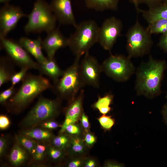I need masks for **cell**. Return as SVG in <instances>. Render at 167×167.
<instances>
[{
	"label": "cell",
	"mask_w": 167,
	"mask_h": 167,
	"mask_svg": "<svg viewBox=\"0 0 167 167\" xmlns=\"http://www.w3.org/2000/svg\"><path fill=\"white\" fill-rule=\"evenodd\" d=\"M102 127L105 130H110L115 123L114 119L111 116L103 114L98 118Z\"/></svg>",
	"instance_id": "cell-28"
},
{
	"label": "cell",
	"mask_w": 167,
	"mask_h": 167,
	"mask_svg": "<svg viewBox=\"0 0 167 167\" xmlns=\"http://www.w3.org/2000/svg\"><path fill=\"white\" fill-rule=\"evenodd\" d=\"M28 70L29 69L26 68H21L19 71L14 73L10 80L11 86H14L21 81H22L27 74Z\"/></svg>",
	"instance_id": "cell-29"
},
{
	"label": "cell",
	"mask_w": 167,
	"mask_h": 167,
	"mask_svg": "<svg viewBox=\"0 0 167 167\" xmlns=\"http://www.w3.org/2000/svg\"><path fill=\"white\" fill-rule=\"evenodd\" d=\"M131 58L121 54L111 55L101 64L102 71L116 82L126 81L135 71Z\"/></svg>",
	"instance_id": "cell-8"
},
{
	"label": "cell",
	"mask_w": 167,
	"mask_h": 167,
	"mask_svg": "<svg viewBox=\"0 0 167 167\" xmlns=\"http://www.w3.org/2000/svg\"><path fill=\"white\" fill-rule=\"evenodd\" d=\"M79 72L84 83L96 88L99 87L100 79L102 71L101 64L97 59L88 52L80 61Z\"/></svg>",
	"instance_id": "cell-11"
},
{
	"label": "cell",
	"mask_w": 167,
	"mask_h": 167,
	"mask_svg": "<svg viewBox=\"0 0 167 167\" xmlns=\"http://www.w3.org/2000/svg\"><path fill=\"white\" fill-rule=\"evenodd\" d=\"M129 1L134 5L137 12L139 13L140 9L139 7L137 0H129Z\"/></svg>",
	"instance_id": "cell-45"
},
{
	"label": "cell",
	"mask_w": 167,
	"mask_h": 167,
	"mask_svg": "<svg viewBox=\"0 0 167 167\" xmlns=\"http://www.w3.org/2000/svg\"><path fill=\"white\" fill-rule=\"evenodd\" d=\"M37 70L41 74L48 77L56 83L62 76L64 72L59 66L55 58H49L42 63H39Z\"/></svg>",
	"instance_id": "cell-17"
},
{
	"label": "cell",
	"mask_w": 167,
	"mask_h": 167,
	"mask_svg": "<svg viewBox=\"0 0 167 167\" xmlns=\"http://www.w3.org/2000/svg\"><path fill=\"white\" fill-rule=\"evenodd\" d=\"M84 90L82 89L77 96L70 101V102L66 110L65 119L60 131L61 133L64 132L68 125L77 123L80 118L83 110V102Z\"/></svg>",
	"instance_id": "cell-15"
},
{
	"label": "cell",
	"mask_w": 167,
	"mask_h": 167,
	"mask_svg": "<svg viewBox=\"0 0 167 167\" xmlns=\"http://www.w3.org/2000/svg\"><path fill=\"white\" fill-rule=\"evenodd\" d=\"M162 2L167 3V0H163Z\"/></svg>",
	"instance_id": "cell-47"
},
{
	"label": "cell",
	"mask_w": 167,
	"mask_h": 167,
	"mask_svg": "<svg viewBox=\"0 0 167 167\" xmlns=\"http://www.w3.org/2000/svg\"><path fill=\"white\" fill-rule=\"evenodd\" d=\"M80 119L81 126L85 132L89 131L90 128V124L88 118L84 110L83 111Z\"/></svg>",
	"instance_id": "cell-38"
},
{
	"label": "cell",
	"mask_w": 167,
	"mask_h": 167,
	"mask_svg": "<svg viewBox=\"0 0 167 167\" xmlns=\"http://www.w3.org/2000/svg\"><path fill=\"white\" fill-rule=\"evenodd\" d=\"M119 0H84L86 7L98 11L117 10Z\"/></svg>",
	"instance_id": "cell-19"
},
{
	"label": "cell",
	"mask_w": 167,
	"mask_h": 167,
	"mask_svg": "<svg viewBox=\"0 0 167 167\" xmlns=\"http://www.w3.org/2000/svg\"><path fill=\"white\" fill-rule=\"evenodd\" d=\"M65 132L71 136H80L82 134V129L81 126L76 123L66 126L65 130Z\"/></svg>",
	"instance_id": "cell-30"
},
{
	"label": "cell",
	"mask_w": 167,
	"mask_h": 167,
	"mask_svg": "<svg viewBox=\"0 0 167 167\" xmlns=\"http://www.w3.org/2000/svg\"><path fill=\"white\" fill-rule=\"evenodd\" d=\"M19 142L31 154H34L36 144L30 138L24 135L18 138Z\"/></svg>",
	"instance_id": "cell-27"
},
{
	"label": "cell",
	"mask_w": 167,
	"mask_h": 167,
	"mask_svg": "<svg viewBox=\"0 0 167 167\" xmlns=\"http://www.w3.org/2000/svg\"><path fill=\"white\" fill-rule=\"evenodd\" d=\"M27 155L26 152L18 145H16L12 149L10 156V161L15 165H21L26 160Z\"/></svg>",
	"instance_id": "cell-23"
},
{
	"label": "cell",
	"mask_w": 167,
	"mask_h": 167,
	"mask_svg": "<svg viewBox=\"0 0 167 167\" xmlns=\"http://www.w3.org/2000/svg\"><path fill=\"white\" fill-rule=\"evenodd\" d=\"M27 17L28 21L24 27L27 34L44 32L47 33L56 28V18L50 4L43 0H36Z\"/></svg>",
	"instance_id": "cell-5"
},
{
	"label": "cell",
	"mask_w": 167,
	"mask_h": 167,
	"mask_svg": "<svg viewBox=\"0 0 167 167\" xmlns=\"http://www.w3.org/2000/svg\"><path fill=\"white\" fill-rule=\"evenodd\" d=\"M85 158L83 156H75V157L71 160L67 164L68 167H83Z\"/></svg>",
	"instance_id": "cell-35"
},
{
	"label": "cell",
	"mask_w": 167,
	"mask_h": 167,
	"mask_svg": "<svg viewBox=\"0 0 167 167\" xmlns=\"http://www.w3.org/2000/svg\"><path fill=\"white\" fill-rule=\"evenodd\" d=\"M104 166L106 167H122L125 165L122 163H120L117 161L108 160L104 163Z\"/></svg>",
	"instance_id": "cell-42"
},
{
	"label": "cell",
	"mask_w": 167,
	"mask_h": 167,
	"mask_svg": "<svg viewBox=\"0 0 167 167\" xmlns=\"http://www.w3.org/2000/svg\"><path fill=\"white\" fill-rule=\"evenodd\" d=\"M161 112L164 122L167 125V103L163 105Z\"/></svg>",
	"instance_id": "cell-44"
},
{
	"label": "cell",
	"mask_w": 167,
	"mask_h": 167,
	"mask_svg": "<svg viewBox=\"0 0 167 167\" xmlns=\"http://www.w3.org/2000/svg\"><path fill=\"white\" fill-rule=\"evenodd\" d=\"M151 35L137 18L126 34L128 56L130 58H138L148 54L153 45Z\"/></svg>",
	"instance_id": "cell-6"
},
{
	"label": "cell",
	"mask_w": 167,
	"mask_h": 167,
	"mask_svg": "<svg viewBox=\"0 0 167 167\" xmlns=\"http://www.w3.org/2000/svg\"><path fill=\"white\" fill-rule=\"evenodd\" d=\"M18 89L11 98L9 104L11 110L19 112L24 109L42 92L51 89L53 85L49 79L41 75L27 74Z\"/></svg>",
	"instance_id": "cell-2"
},
{
	"label": "cell",
	"mask_w": 167,
	"mask_h": 167,
	"mask_svg": "<svg viewBox=\"0 0 167 167\" xmlns=\"http://www.w3.org/2000/svg\"><path fill=\"white\" fill-rule=\"evenodd\" d=\"M88 146L80 136H73L71 139L68 148L71 153L75 156H83L87 151Z\"/></svg>",
	"instance_id": "cell-21"
},
{
	"label": "cell",
	"mask_w": 167,
	"mask_h": 167,
	"mask_svg": "<svg viewBox=\"0 0 167 167\" xmlns=\"http://www.w3.org/2000/svg\"><path fill=\"white\" fill-rule=\"evenodd\" d=\"M144 19L148 24L161 19H167V3H162L148 10L140 9Z\"/></svg>",
	"instance_id": "cell-18"
},
{
	"label": "cell",
	"mask_w": 167,
	"mask_h": 167,
	"mask_svg": "<svg viewBox=\"0 0 167 167\" xmlns=\"http://www.w3.org/2000/svg\"><path fill=\"white\" fill-rule=\"evenodd\" d=\"M10 125V121L8 118L4 115L0 116V128L1 129L6 128Z\"/></svg>",
	"instance_id": "cell-39"
},
{
	"label": "cell",
	"mask_w": 167,
	"mask_h": 167,
	"mask_svg": "<svg viewBox=\"0 0 167 167\" xmlns=\"http://www.w3.org/2000/svg\"><path fill=\"white\" fill-rule=\"evenodd\" d=\"M11 0H0V2L4 4V5L9 4Z\"/></svg>",
	"instance_id": "cell-46"
},
{
	"label": "cell",
	"mask_w": 167,
	"mask_h": 167,
	"mask_svg": "<svg viewBox=\"0 0 167 167\" xmlns=\"http://www.w3.org/2000/svg\"><path fill=\"white\" fill-rule=\"evenodd\" d=\"M67 46H68V38L56 28L47 33L45 38L42 41V49L46 53L49 58H54L58 49Z\"/></svg>",
	"instance_id": "cell-14"
},
{
	"label": "cell",
	"mask_w": 167,
	"mask_h": 167,
	"mask_svg": "<svg viewBox=\"0 0 167 167\" xmlns=\"http://www.w3.org/2000/svg\"><path fill=\"white\" fill-rule=\"evenodd\" d=\"M97 165V162L95 159L90 158L85 159L83 167H95Z\"/></svg>",
	"instance_id": "cell-41"
},
{
	"label": "cell",
	"mask_w": 167,
	"mask_h": 167,
	"mask_svg": "<svg viewBox=\"0 0 167 167\" xmlns=\"http://www.w3.org/2000/svg\"><path fill=\"white\" fill-rule=\"evenodd\" d=\"M6 146V141L5 139L1 137L0 139V155L1 156L5 151Z\"/></svg>",
	"instance_id": "cell-43"
},
{
	"label": "cell",
	"mask_w": 167,
	"mask_h": 167,
	"mask_svg": "<svg viewBox=\"0 0 167 167\" xmlns=\"http://www.w3.org/2000/svg\"><path fill=\"white\" fill-rule=\"evenodd\" d=\"M85 132L83 140L88 147H90L96 143V138L93 134L89 131Z\"/></svg>",
	"instance_id": "cell-34"
},
{
	"label": "cell",
	"mask_w": 167,
	"mask_h": 167,
	"mask_svg": "<svg viewBox=\"0 0 167 167\" xmlns=\"http://www.w3.org/2000/svg\"><path fill=\"white\" fill-rule=\"evenodd\" d=\"M113 98V96L111 93H108L102 97L99 96L92 106L98 109L101 113L106 114L111 110L109 105L112 103Z\"/></svg>",
	"instance_id": "cell-22"
},
{
	"label": "cell",
	"mask_w": 167,
	"mask_h": 167,
	"mask_svg": "<svg viewBox=\"0 0 167 167\" xmlns=\"http://www.w3.org/2000/svg\"><path fill=\"white\" fill-rule=\"evenodd\" d=\"M15 92L14 86H11L7 89L2 92L0 94V103L4 104L6 101L14 94Z\"/></svg>",
	"instance_id": "cell-31"
},
{
	"label": "cell",
	"mask_w": 167,
	"mask_h": 167,
	"mask_svg": "<svg viewBox=\"0 0 167 167\" xmlns=\"http://www.w3.org/2000/svg\"><path fill=\"white\" fill-rule=\"evenodd\" d=\"M42 39L39 37L32 39L25 37H22L19 40V44L29 53L33 56L39 63L45 62L47 58L42 52Z\"/></svg>",
	"instance_id": "cell-16"
},
{
	"label": "cell",
	"mask_w": 167,
	"mask_h": 167,
	"mask_svg": "<svg viewBox=\"0 0 167 167\" xmlns=\"http://www.w3.org/2000/svg\"><path fill=\"white\" fill-rule=\"evenodd\" d=\"M45 149V148L44 146L40 144H36L33 154L34 158L38 161L42 160L43 158Z\"/></svg>",
	"instance_id": "cell-32"
},
{
	"label": "cell",
	"mask_w": 167,
	"mask_h": 167,
	"mask_svg": "<svg viewBox=\"0 0 167 167\" xmlns=\"http://www.w3.org/2000/svg\"><path fill=\"white\" fill-rule=\"evenodd\" d=\"M71 136L69 135L62 134L54 138L52 141L54 147L64 150L68 148Z\"/></svg>",
	"instance_id": "cell-26"
},
{
	"label": "cell",
	"mask_w": 167,
	"mask_h": 167,
	"mask_svg": "<svg viewBox=\"0 0 167 167\" xmlns=\"http://www.w3.org/2000/svg\"><path fill=\"white\" fill-rule=\"evenodd\" d=\"M146 28L151 34L167 33V19H159L149 23Z\"/></svg>",
	"instance_id": "cell-25"
},
{
	"label": "cell",
	"mask_w": 167,
	"mask_h": 167,
	"mask_svg": "<svg viewBox=\"0 0 167 167\" xmlns=\"http://www.w3.org/2000/svg\"><path fill=\"white\" fill-rule=\"evenodd\" d=\"M30 138L39 140H49L53 136L52 133L49 131L39 128L28 130L23 134Z\"/></svg>",
	"instance_id": "cell-24"
},
{
	"label": "cell",
	"mask_w": 167,
	"mask_h": 167,
	"mask_svg": "<svg viewBox=\"0 0 167 167\" xmlns=\"http://www.w3.org/2000/svg\"><path fill=\"white\" fill-rule=\"evenodd\" d=\"M139 5L140 4L146 5L148 8L156 6L162 3L163 0H137Z\"/></svg>",
	"instance_id": "cell-36"
},
{
	"label": "cell",
	"mask_w": 167,
	"mask_h": 167,
	"mask_svg": "<svg viewBox=\"0 0 167 167\" xmlns=\"http://www.w3.org/2000/svg\"><path fill=\"white\" fill-rule=\"evenodd\" d=\"M61 99H50L43 97L38 101L23 121L26 127H33L43 121L56 116L59 113Z\"/></svg>",
	"instance_id": "cell-7"
},
{
	"label": "cell",
	"mask_w": 167,
	"mask_h": 167,
	"mask_svg": "<svg viewBox=\"0 0 167 167\" xmlns=\"http://www.w3.org/2000/svg\"><path fill=\"white\" fill-rule=\"evenodd\" d=\"M41 126L44 128L49 129H56L59 126L58 123L54 121L44 122Z\"/></svg>",
	"instance_id": "cell-40"
},
{
	"label": "cell",
	"mask_w": 167,
	"mask_h": 167,
	"mask_svg": "<svg viewBox=\"0 0 167 167\" xmlns=\"http://www.w3.org/2000/svg\"><path fill=\"white\" fill-rule=\"evenodd\" d=\"M166 67L165 61L154 59L150 55L148 60L141 63L136 71L135 88L137 94L150 99L159 95Z\"/></svg>",
	"instance_id": "cell-1"
},
{
	"label": "cell",
	"mask_w": 167,
	"mask_h": 167,
	"mask_svg": "<svg viewBox=\"0 0 167 167\" xmlns=\"http://www.w3.org/2000/svg\"><path fill=\"white\" fill-rule=\"evenodd\" d=\"M99 27L93 20L77 24L74 32L68 38V46L75 57L81 58L98 42Z\"/></svg>",
	"instance_id": "cell-3"
},
{
	"label": "cell",
	"mask_w": 167,
	"mask_h": 167,
	"mask_svg": "<svg viewBox=\"0 0 167 167\" xmlns=\"http://www.w3.org/2000/svg\"><path fill=\"white\" fill-rule=\"evenodd\" d=\"M158 45L165 53H167V32L162 35Z\"/></svg>",
	"instance_id": "cell-37"
},
{
	"label": "cell",
	"mask_w": 167,
	"mask_h": 167,
	"mask_svg": "<svg viewBox=\"0 0 167 167\" xmlns=\"http://www.w3.org/2000/svg\"><path fill=\"white\" fill-rule=\"evenodd\" d=\"M0 46L10 59L21 68L37 70L38 63L34 61L29 53L17 41L6 37H0Z\"/></svg>",
	"instance_id": "cell-9"
},
{
	"label": "cell",
	"mask_w": 167,
	"mask_h": 167,
	"mask_svg": "<svg viewBox=\"0 0 167 167\" xmlns=\"http://www.w3.org/2000/svg\"><path fill=\"white\" fill-rule=\"evenodd\" d=\"M165 98L166 99H167V94H166V95L165 96Z\"/></svg>",
	"instance_id": "cell-48"
},
{
	"label": "cell",
	"mask_w": 167,
	"mask_h": 167,
	"mask_svg": "<svg viewBox=\"0 0 167 167\" xmlns=\"http://www.w3.org/2000/svg\"><path fill=\"white\" fill-rule=\"evenodd\" d=\"M49 153L50 157L54 160L61 158L63 156V150L55 147L49 148Z\"/></svg>",
	"instance_id": "cell-33"
},
{
	"label": "cell",
	"mask_w": 167,
	"mask_h": 167,
	"mask_svg": "<svg viewBox=\"0 0 167 167\" xmlns=\"http://www.w3.org/2000/svg\"><path fill=\"white\" fill-rule=\"evenodd\" d=\"M122 28L120 19L113 16L107 19L99 27L97 42L104 49L110 51L121 36Z\"/></svg>",
	"instance_id": "cell-10"
},
{
	"label": "cell",
	"mask_w": 167,
	"mask_h": 167,
	"mask_svg": "<svg viewBox=\"0 0 167 167\" xmlns=\"http://www.w3.org/2000/svg\"><path fill=\"white\" fill-rule=\"evenodd\" d=\"M50 5L57 20L62 24L75 27L76 23L71 0H52Z\"/></svg>",
	"instance_id": "cell-13"
},
{
	"label": "cell",
	"mask_w": 167,
	"mask_h": 167,
	"mask_svg": "<svg viewBox=\"0 0 167 167\" xmlns=\"http://www.w3.org/2000/svg\"><path fill=\"white\" fill-rule=\"evenodd\" d=\"M76 57L72 64L65 70L58 81L53 85L52 91L60 99L71 101L78 95L85 84L80 75L79 66L80 59Z\"/></svg>",
	"instance_id": "cell-4"
},
{
	"label": "cell",
	"mask_w": 167,
	"mask_h": 167,
	"mask_svg": "<svg viewBox=\"0 0 167 167\" xmlns=\"http://www.w3.org/2000/svg\"><path fill=\"white\" fill-rule=\"evenodd\" d=\"M27 15L19 6L4 5L0 10V37H6L19 21Z\"/></svg>",
	"instance_id": "cell-12"
},
{
	"label": "cell",
	"mask_w": 167,
	"mask_h": 167,
	"mask_svg": "<svg viewBox=\"0 0 167 167\" xmlns=\"http://www.w3.org/2000/svg\"><path fill=\"white\" fill-rule=\"evenodd\" d=\"M11 61L9 57L2 56L0 58V87L10 81L12 76L16 72Z\"/></svg>",
	"instance_id": "cell-20"
}]
</instances>
